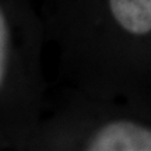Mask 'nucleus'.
I'll use <instances>...</instances> for the list:
<instances>
[{
	"instance_id": "nucleus-1",
	"label": "nucleus",
	"mask_w": 151,
	"mask_h": 151,
	"mask_svg": "<svg viewBox=\"0 0 151 151\" xmlns=\"http://www.w3.org/2000/svg\"><path fill=\"white\" fill-rule=\"evenodd\" d=\"M41 14L66 87L151 101V0H43Z\"/></svg>"
},
{
	"instance_id": "nucleus-2",
	"label": "nucleus",
	"mask_w": 151,
	"mask_h": 151,
	"mask_svg": "<svg viewBox=\"0 0 151 151\" xmlns=\"http://www.w3.org/2000/svg\"><path fill=\"white\" fill-rule=\"evenodd\" d=\"M48 43L34 0H0V150H28L48 112Z\"/></svg>"
},
{
	"instance_id": "nucleus-3",
	"label": "nucleus",
	"mask_w": 151,
	"mask_h": 151,
	"mask_svg": "<svg viewBox=\"0 0 151 151\" xmlns=\"http://www.w3.org/2000/svg\"><path fill=\"white\" fill-rule=\"evenodd\" d=\"M28 150L151 151V101L65 86Z\"/></svg>"
}]
</instances>
